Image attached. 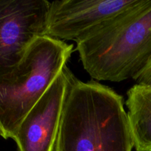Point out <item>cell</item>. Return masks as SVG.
I'll return each mask as SVG.
<instances>
[{"label":"cell","instance_id":"6da1fadb","mask_svg":"<svg viewBox=\"0 0 151 151\" xmlns=\"http://www.w3.org/2000/svg\"><path fill=\"white\" fill-rule=\"evenodd\" d=\"M123 101L107 86L76 80L65 101L55 151H132Z\"/></svg>","mask_w":151,"mask_h":151},{"label":"cell","instance_id":"7a4b0ae2","mask_svg":"<svg viewBox=\"0 0 151 151\" xmlns=\"http://www.w3.org/2000/svg\"><path fill=\"white\" fill-rule=\"evenodd\" d=\"M86 72L99 81L135 80L151 57V0L92 29L76 43Z\"/></svg>","mask_w":151,"mask_h":151},{"label":"cell","instance_id":"3957f363","mask_svg":"<svg viewBox=\"0 0 151 151\" xmlns=\"http://www.w3.org/2000/svg\"><path fill=\"white\" fill-rule=\"evenodd\" d=\"M73 47L41 36L16 67L0 75V137L13 139L21 122L66 66Z\"/></svg>","mask_w":151,"mask_h":151},{"label":"cell","instance_id":"277c9868","mask_svg":"<svg viewBox=\"0 0 151 151\" xmlns=\"http://www.w3.org/2000/svg\"><path fill=\"white\" fill-rule=\"evenodd\" d=\"M50 2L0 0V75L19 64L36 39L45 36Z\"/></svg>","mask_w":151,"mask_h":151},{"label":"cell","instance_id":"5b68a950","mask_svg":"<svg viewBox=\"0 0 151 151\" xmlns=\"http://www.w3.org/2000/svg\"><path fill=\"white\" fill-rule=\"evenodd\" d=\"M77 78L67 66L21 122L13 140L18 151H55L65 101Z\"/></svg>","mask_w":151,"mask_h":151},{"label":"cell","instance_id":"8992f818","mask_svg":"<svg viewBox=\"0 0 151 151\" xmlns=\"http://www.w3.org/2000/svg\"><path fill=\"white\" fill-rule=\"evenodd\" d=\"M141 0H62L50 2L44 35L78 42L90 31Z\"/></svg>","mask_w":151,"mask_h":151},{"label":"cell","instance_id":"52a82bcc","mask_svg":"<svg viewBox=\"0 0 151 151\" xmlns=\"http://www.w3.org/2000/svg\"><path fill=\"white\" fill-rule=\"evenodd\" d=\"M127 95V116L136 151H151V86L136 83Z\"/></svg>","mask_w":151,"mask_h":151},{"label":"cell","instance_id":"ba28073f","mask_svg":"<svg viewBox=\"0 0 151 151\" xmlns=\"http://www.w3.org/2000/svg\"><path fill=\"white\" fill-rule=\"evenodd\" d=\"M135 80L138 84L151 86V57Z\"/></svg>","mask_w":151,"mask_h":151}]
</instances>
